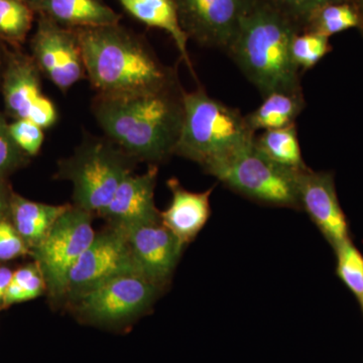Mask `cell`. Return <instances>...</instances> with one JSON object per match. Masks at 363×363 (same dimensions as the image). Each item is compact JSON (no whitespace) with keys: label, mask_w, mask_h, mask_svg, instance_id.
I'll use <instances>...</instances> for the list:
<instances>
[{"label":"cell","mask_w":363,"mask_h":363,"mask_svg":"<svg viewBox=\"0 0 363 363\" xmlns=\"http://www.w3.org/2000/svg\"><path fill=\"white\" fill-rule=\"evenodd\" d=\"M184 92L178 81L162 89L97 94L92 111L106 138L126 155L156 164L175 155Z\"/></svg>","instance_id":"6da1fadb"},{"label":"cell","mask_w":363,"mask_h":363,"mask_svg":"<svg viewBox=\"0 0 363 363\" xmlns=\"http://www.w3.org/2000/svg\"><path fill=\"white\" fill-rule=\"evenodd\" d=\"M86 76L97 94L162 89L178 82L145 40L121 25L78 28Z\"/></svg>","instance_id":"7a4b0ae2"},{"label":"cell","mask_w":363,"mask_h":363,"mask_svg":"<svg viewBox=\"0 0 363 363\" xmlns=\"http://www.w3.org/2000/svg\"><path fill=\"white\" fill-rule=\"evenodd\" d=\"M300 26L269 0H257L241 21L227 54L262 97L274 91H300V70L291 43Z\"/></svg>","instance_id":"3957f363"},{"label":"cell","mask_w":363,"mask_h":363,"mask_svg":"<svg viewBox=\"0 0 363 363\" xmlns=\"http://www.w3.org/2000/svg\"><path fill=\"white\" fill-rule=\"evenodd\" d=\"M238 109L209 96L203 88L184 92V118L175 155L203 168L233 156L255 142Z\"/></svg>","instance_id":"277c9868"},{"label":"cell","mask_w":363,"mask_h":363,"mask_svg":"<svg viewBox=\"0 0 363 363\" xmlns=\"http://www.w3.org/2000/svg\"><path fill=\"white\" fill-rule=\"evenodd\" d=\"M133 161L108 138L86 136L73 156L61 162L59 176L73 184L75 206L100 215L133 174Z\"/></svg>","instance_id":"5b68a950"},{"label":"cell","mask_w":363,"mask_h":363,"mask_svg":"<svg viewBox=\"0 0 363 363\" xmlns=\"http://www.w3.org/2000/svg\"><path fill=\"white\" fill-rule=\"evenodd\" d=\"M233 192L269 206L301 210L298 175L264 156L255 142L233 155L203 168Z\"/></svg>","instance_id":"8992f818"},{"label":"cell","mask_w":363,"mask_h":363,"mask_svg":"<svg viewBox=\"0 0 363 363\" xmlns=\"http://www.w3.org/2000/svg\"><path fill=\"white\" fill-rule=\"evenodd\" d=\"M93 214L70 206L52 226L38 247L33 248L35 262L52 297L68 293L69 277L81 255L94 238Z\"/></svg>","instance_id":"52a82bcc"},{"label":"cell","mask_w":363,"mask_h":363,"mask_svg":"<svg viewBox=\"0 0 363 363\" xmlns=\"http://www.w3.org/2000/svg\"><path fill=\"white\" fill-rule=\"evenodd\" d=\"M161 291L140 274L108 279L74 296L81 317L94 323H116L145 312Z\"/></svg>","instance_id":"ba28073f"},{"label":"cell","mask_w":363,"mask_h":363,"mask_svg":"<svg viewBox=\"0 0 363 363\" xmlns=\"http://www.w3.org/2000/svg\"><path fill=\"white\" fill-rule=\"evenodd\" d=\"M30 50L40 73L62 92L87 77L77 33L73 28L40 16Z\"/></svg>","instance_id":"9c48e42d"},{"label":"cell","mask_w":363,"mask_h":363,"mask_svg":"<svg viewBox=\"0 0 363 363\" xmlns=\"http://www.w3.org/2000/svg\"><path fill=\"white\" fill-rule=\"evenodd\" d=\"M189 39L228 52L243 18L257 0H174Z\"/></svg>","instance_id":"30bf717a"},{"label":"cell","mask_w":363,"mask_h":363,"mask_svg":"<svg viewBox=\"0 0 363 363\" xmlns=\"http://www.w3.org/2000/svg\"><path fill=\"white\" fill-rule=\"evenodd\" d=\"M125 274H140L123 227L111 225L95 234L69 277L70 295L90 290ZM143 276V274H142Z\"/></svg>","instance_id":"8fae6325"},{"label":"cell","mask_w":363,"mask_h":363,"mask_svg":"<svg viewBox=\"0 0 363 363\" xmlns=\"http://www.w3.org/2000/svg\"><path fill=\"white\" fill-rule=\"evenodd\" d=\"M40 71L32 57L9 54L2 76V92L7 113L51 128L59 118L54 102L43 92Z\"/></svg>","instance_id":"7c38bea8"},{"label":"cell","mask_w":363,"mask_h":363,"mask_svg":"<svg viewBox=\"0 0 363 363\" xmlns=\"http://www.w3.org/2000/svg\"><path fill=\"white\" fill-rule=\"evenodd\" d=\"M301 210H304L330 247L336 250L351 240L350 223L336 191L332 172L314 171L309 167L298 175Z\"/></svg>","instance_id":"4fadbf2b"},{"label":"cell","mask_w":363,"mask_h":363,"mask_svg":"<svg viewBox=\"0 0 363 363\" xmlns=\"http://www.w3.org/2000/svg\"><path fill=\"white\" fill-rule=\"evenodd\" d=\"M123 228L140 274L160 288L166 285L185 247L162 221Z\"/></svg>","instance_id":"5bb4252c"},{"label":"cell","mask_w":363,"mask_h":363,"mask_svg":"<svg viewBox=\"0 0 363 363\" xmlns=\"http://www.w3.org/2000/svg\"><path fill=\"white\" fill-rule=\"evenodd\" d=\"M157 178V164L140 175L126 177L100 216L119 227L161 221V212L155 203Z\"/></svg>","instance_id":"9a60e30c"},{"label":"cell","mask_w":363,"mask_h":363,"mask_svg":"<svg viewBox=\"0 0 363 363\" xmlns=\"http://www.w3.org/2000/svg\"><path fill=\"white\" fill-rule=\"evenodd\" d=\"M172 200L169 207L161 212V221L182 245L186 247L206 225L211 215V197L213 189L204 192H192L182 187L177 179L168 181Z\"/></svg>","instance_id":"2e32d148"},{"label":"cell","mask_w":363,"mask_h":363,"mask_svg":"<svg viewBox=\"0 0 363 363\" xmlns=\"http://www.w3.org/2000/svg\"><path fill=\"white\" fill-rule=\"evenodd\" d=\"M33 9L73 30L118 25L121 20L104 0H40Z\"/></svg>","instance_id":"e0dca14e"},{"label":"cell","mask_w":363,"mask_h":363,"mask_svg":"<svg viewBox=\"0 0 363 363\" xmlns=\"http://www.w3.org/2000/svg\"><path fill=\"white\" fill-rule=\"evenodd\" d=\"M118 2L135 20L168 33L186 66L195 76L188 52L189 37L182 28L174 0H118Z\"/></svg>","instance_id":"ac0fdd59"},{"label":"cell","mask_w":363,"mask_h":363,"mask_svg":"<svg viewBox=\"0 0 363 363\" xmlns=\"http://www.w3.org/2000/svg\"><path fill=\"white\" fill-rule=\"evenodd\" d=\"M71 205H49L30 201L21 196L11 194L9 216L16 231L28 247L35 248Z\"/></svg>","instance_id":"d6986e66"},{"label":"cell","mask_w":363,"mask_h":363,"mask_svg":"<svg viewBox=\"0 0 363 363\" xmlns=\"http://www.w3.org/2000/svg\"><path fill=\"white\" fill-rule=\"evenodd\" d=\"M264 98L255 111L245 116L253 131L274 130L295 123L304 111L306 101L302 90L274 91Z\"/></svg>","instance_id":"ffe728a7"},{"label":"cell","mask_w":363,"mask_h":363,"mask_svg":"<svg viewBox=\"0 0 363 363\" xmlns=\"http://www.w3.org/2000/svg\"><path fill=\"white\" fill-rule=\"evenodd\" d=\"M255 145L271 161L279 166L300 172L308 168L301 150L296 123L262 131L255 135Z\"/></svg>","instance_id":"44dd1931"},{"label":"cell","mask_w":363,"mask_h":363,"mask_svg":"<svg viewBox=\"0 0 363 363\" xmlns=\"http://www.w3.org/2000/svg\"><path fill=\"white\" fill-rule=\"evenodd\" d=\"M358 16L351 2L329 4L317 9L306 21L302 32L318 33L329 38L350 28H357Z\"/></svg>","instance_id":"7402d4cb"},{"label":"cell","mask_w":363,"mask_h":363,"mask_svg":"<svg viewBox=\"0 0 363 363\" xmlns=\"http://www.w3.org/2000/svg\"><path fill=\"white\" fill-rule=\"evenodd\" d=\"M33 9L21 0H0V38L21 44L32 28Z\"/></svg>","instance_id":"603a6c76"},{"label":"cell","mask_w":363,"mask_h":363,"mask_svg":"<svg viewBox=\"0 0 363 363\" xmlns=\"http://www.w3.org/2000/svg\"><path fill=\"white\" fill-rule=\"evenodd\" d=\"M336 274L352 293L359 305L363 300V255L352 240L345 241L334 250Z\"/></svg>","instance_id":"cb8c5ba5"},{"label":"cell","mask_w":363,"mask_h":363,"mask_svg":"<svg viewBox=\"0 0 363 363\" xmlns=\"http://www.w3.org/2000/svg\"><path fill=\"white\" fill-rule=\"evenodd\" d=\"M45 289V279L37 262L21 267L13 272L2 307L33 300L40 297Z\"/></svg>","instance_id":"d4e9b609"},{"label":"cell","mask_w":363,"mask_h":363,"mask_svg":"<svg viewBox=\"0 0 363 363\" xmlns=\"http://www.w3.org/2000/svg\"><path fill=\"white\" fill-rule=\"evenodd\" d=\"M331 51L329 38L318 33L298 32L291 43V57L300 71L314 68Z\"/></svg>","instance_id":"484cf974"},{"label":"cell","mask_w":363,"mask_h":363,"mask_svg":"<svg viewBox=\"0 0 363 363\" xmlns=\"http://www.w3.org/2000/svg\"><path fill=\"white\" fill-rule=\"evenodd\" d=\"M9 133L14 143L26 156L39 154L44 143V130L40 126L26 119H16L9 124Z\"/></svg>","instance_id":"4316f807"},{"label":"cell","mask_w":363,"mask_h":363,"mask_svg":"<svg viewBox=\"0 0 363 363\" xmlns=\"http://www.w3.org/2000/svg\"><path fill=\"white\" fill-rule=\"evenodd\" d=\"M279 11L295 21L302 30L303 26L317 9L329 4H343L350 0H269Z\"/></svg>","instance_id":"83f0119b"},{"label":"cell","mask_w":363,"mask_h":363,"mask_svg":"<svg viewBox=\"0 0 363 363\" xmlns=\"http://www.w3.org/2000/svg\"><path fill=\"white\" fill-rule=\"evenodd\" d=\"M26 155L14 143L9 124L0 114V177L6 176L23 164Z\"/></svg>","instance_id":"f1b7e54d"},{"label":"cell","mask_w":363,"mask_h":363,"mask_svg":"<svg viewBox=\"0 0 363 363\" xmlns=\"http://www.w3.org/2000/svg\"><path fill=\"white\" fill-rule=\"evenodd\" d=\"M28 252L26 245L11 221L6 218L0 220V262L18 259Z\"/></svg>","instance_id":"f546056e"},{"label":"cell","mask_w":363,"mask_h":363,"mask_svg":"<svg viewBox=\"0 0 363 363\" xmlns=\"http://www.w3.org/2000/svg\"><path fill=\"white\" fill-rule=\"evenodd\" d=\"M11 198V194H9L6 184L2 181V177H0V220L6 218L9 214Z\"/></svg>","instance_id":"4dcf8cb0"},{"label":"cell","mask_w":363,"mask_h":363,"mask_svg":"<svg viewBox=\"0 0 363 363\" xmlns=\"http://www.w3.org/2000/svg\"><path fill=\"white\" fill-rule=\"evenodd\" d=\"M13 272L7 267H0V306H2L4 298L6 297L7 288L11 283Z\"/></svg>","instance_id":"1f68e13d"},{"label":"cell","mask_w":363,"mask_h":363,"mask_svg":"<svg viewBox=\"0 0 363 363\" xmlns=\"http://www.w3.org/2000/svg\"><path fill=\"white\" fill-rule=\"evenodd\" d=\"M350 2L357 11L358 21H359L357 30H359L363 37V0H350Z\"/></svg>","instance_id":"d6a6232c"},{"label":"cell","mask_w":363,"mask_h":363,"mask_svg":"<svg viewBox=\"0 0 363 363\" xmlns=\"http://www.w3.org/2000/svg\"><path fill=\"white\" fill-rule=\"evenodd\" d=\"M21 1L26 2V4H28L33 9L35 4H39L40 0H21Z\"/></svg>","instance_id":"836d02e7"},{"label":"cell","mask_w":363,"mask_h":363,"mask_svg":"<svg viewBox=\"0 0 363 363\" xmlns=\"http://www.w3.org/2000/svg\"><path fill=\"white\" fill-rule=\"evenodd\" d=\"M360 307H362V312H363V300H362V304H360Z\"/></svg>","instance_id":"e575fe53"},{"label":"cell","mask_w":363,"mask_h":363,"mask_svg":"<svg viewBox=\"0 0 363 363\" xmlns=\"http://www.w3.org/2000/svg\"><path fill=\"white\" fill-rule=\"evenodd\" d=\"M0 66H1V56H0Z\"/></svg>","instance_id":"d590c367"}]
</instances>
